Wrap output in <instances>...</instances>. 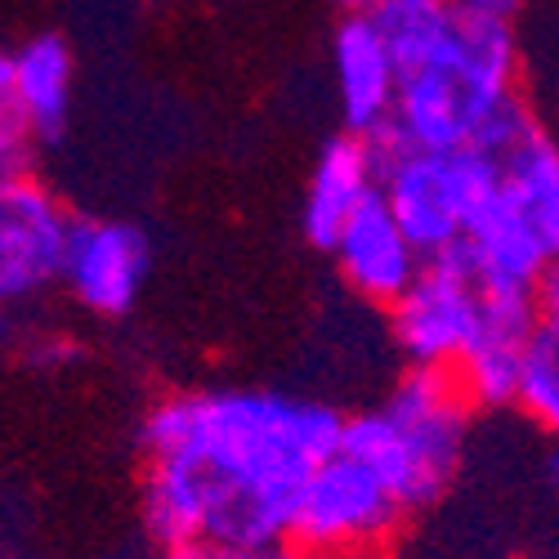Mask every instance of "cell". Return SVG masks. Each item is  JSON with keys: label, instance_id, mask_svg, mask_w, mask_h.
<instances>
[{"label": "cell", "instance_id": "cell-18", "mask_svg": "<svg viewBox=\"0 0 559 559\" xmlns=\"http://www.w3.org/2000/svg\"><path fill=\"white\" fill-rule=\"evenodd\" d=\"M68 354H72V341L59 336V332H45V336H36V341L23 345V358H27L32 367H63Z\"/></svg>", "mask_w": 559, "mask_h": 559}, {"label": "cell", "instance_id": "cell-16", "mask_svg": "<svg viewBox=\"0 0 559 559\" xmlns=\"http://www.w3.org/2000/svg\"><path fill=\"white\" fill-rule=\"evenodd\" d=\"M515 407H524L528 421L559 443V341L546 336V332H542V341L528 354L524 385H520V403Z\"/></svg>", "mask_w": 559, "mask_h": 559}, {"label": "cell", "instance_id": "cell-15", "mask_svg": "<svg viewBox=\"0 0 559 559\" xmlns=\"http://www.w3.org/2000/svg\"><path fill=\"white\" fill-rule=\"evenodd\" d=\"M501 166H506L510 202L537 224V233L559 255V144L550 134L533 130L524 144H515L501 157Z\"/></svg>", "mask_w": 559, "mask_h": 559}, {"label": "cell", "instance_id": "cell-22", "mask_svg": "<svg viewBox=\"0 0 559 559\" xmlns=\"http://www.w3.org/2000/svg\"><path fill=\"white\" fill-rule=\"evenodd\" d=\"M108 559H126V555H108Z\"/></svg>", "mask_w": 559, "mask_h": 559}, {"label": "cell", "instance_id": "cell-5", "mask_svg": "<svg viewBox=\"0 0 559 559\" xmlns=\"http://www.w3.org/2000/svg\"><path fill=\"white\" fill-rule=\"evenodd\" d=\"M412 510L354 452L336 448L309 475L287 546L300 559H385Z\"/></svg>", "mask_w": 559, "mask_h": 559}, {"label": "cell", "instance_id": "cell-1", "mask_svg": "<svg viewBox=\"0 0 559 559\" xmlns=\"http://www.w3.org/2000/svg\"><path fill=\"white\" fill-rule=\"evenodd\" d=\"M345 416L318 399L206 385L148 407L139 510L157 546H277L309 475L341 448Z\"/></svg>", "mask_w": 559, "mask_h": 559}, {"label": "cell", "instance_id": "cell-6", "mask_svg": "<svg viewBox=\"0 0 559 559\" xmlns=\"http://www.w3.org/2000/svg\"><path fill=\"white\" fill-rule=\"evenodd\" d=\"M76 59L59 32L23 36L0 59V175H32V144L68 130Z\"/></svg>", "mask_w": 559, "mask_h": 559}, {"label": "cell", "instance_id": "cell-21", "mask_svg": "<svg viewBox=\"0 0 559 559\" xmlns=\"http://www.w3.org/2000/svg\"><path fill=\"white\" fill-rule=\"evenodd\" d=\"M452 5H475L479 10V0H452Z\"/></svg>", "mask_w": 559, "mask_h": 559}, {"label": "cell", "instance_id": "cell-9", "mask_svg": "<svg viewBox=\"0 0 559 559\" xmlns=\"http://www.w3.org/2000/svg\"><path fill=\"white\" fill-rule=\"evenodd\" d=\"M148 269H153V242L139 224L104 219V215L76 219L63 287L85 313L95 318L130 313L134 300L144 296Z\"/></svg>", "mask_w": 559, "mask_h": 559}, {"label": "cell", "instance_id": "cell-7", "mask_svg": "<svg viewBox=\"0 0 559 559\" xmlns=\"http://www.w3.org/2000/svg\"><path fill=\"white\" fill-rule=\"evenodd\" d=\"M484 322V287L461 251L430 255L416 283L390 305V336L407 367L456 371Z\"/></svg>", "mask_w": 559, "mask_h": 559}, {"label": "cell", "instance_id": "cell-14", "mask_svg": "<svg viewBox=\"0 0 559 559\" xmlns=\"http://www.w3.org/2000/svg\"><path fill=\"white\" fill-rule=\"evenodd\" d=\"M456 251L471 264L475 283L484 292H533V296L542 287V277L550 273V264L559 260L537 233V224L510 202L506 189L471 219Z\"/></svg>", "mask_w": 559, "mask_h": 559}, {"label": "cell", "instance_id": "cell-12", "mask_svg": "<svg viewBox=\"0 0 559 559\" xmlns=\"http://www.w3.org/2000/svg\"><path fill=\"white\" fill-rule=\"evenodd\" d=\"M332 260L354 296L385 305V309L416 283V273L426 269L421 247L407 238V228L399 224V215L390 211V202L381 193L341 228Z\"/></svg>", "mask_w": 559, "mask_h": 559}, {"label": "cell", "instance_id": "cell-19", "mask_svg": "<svg viewBox=\"0 0 559 559\" xmlns=\"http://www.w3.org/2000/svg\"><path fill=\"white\" fill-rule=\"evenodd\" d=\"M537 309H542V332L559 341V260L550 264V273L537 287Z\"/></svg>", "mask_w": 559, "mask_h": 559}, {"label": "cell", "instance_id": "cell-4", "mask_svg": "<svg viewBox=\"0 0 559 559\" xmlns=\"http://www.w3.org/2000/svg\"><path fill=\"white\" fill-rule=\"evenodd\" d=\"M381 153V198L407 228V238L421 247V255L456 251L471 219L506 189L501 157L484 148L430 153L407 148L399 139L377 134Z\"/></svg>", "mask_w": 559, "mask_h": 559}, {"label": "cell", "instance_id": "cell-20", "mask_svg": "<svg viewBox=\"0 0 559 559\" xmlns=\"http://www.w3.org/2000/svg\"><path fill=\"white\" fill-rule=\"evenodd\" d=\"M341 5H345V10H371L377 0H341Z\"/></svg>", "mask_w": 559, "mask_h": 559}, {"label": "cell", "instance_id": "cell-11", "mask_svg": "<svg viewBox=\"0 0 559 559\" xmlns=\"http://www.w3.org/2000/svg\"><path fill=\"white\" fill-rule=\"evenodd\" d=\"M332 81H336V104L345 117V130L377 139L390 130L399 108V85L403 63L394 45L385 40L381 23L371 10H349V19L332 36Z\"/></svg>", "mask_w": 559, "mask_h": 559}, {"label": "cell", "instance_id": "cell-3", "mask_svg": "<svg viewBox=\"0 0 559 559\" xmlns=\"http://www.w3.org/2000/svg\"><path fill=\"white\" fill-rule=\"evenodd\" d=\"M471 399L452 371L407 367V377L367 412L345 416L341 448L367 461L407 510L435 506L465 456L471 439Z\"/></svg>", "mask_w": 559, "mask_h": 559}, {"label": "cell", "instance_id": "cell-2", "mask_svg": "<svg viewBox=\"0 0 559 559\" xmlns=\"http://www.w3.org/2000/svg\"><path fill=\"white\" fill-rule=\"evenodd\" d=\"M371 19L403 63L385 139L407 148H479L501 112L520 104V40L501 14L452 0H377Z\"/></svg>", "mask_w": 559, "mask_h": 559}, {"label": "cell", "instance_id": "cell-13", "mask_svg": "<svg viewBox=\"0 0 559 559\" xmlns=\"http://www.w3.org/2000/svg\"><path fill=\"white\" fill-rule=\"evenodd\" d=\"M381 193V153L377 139L367 134H332L328 144L318 148L313 166H309V183H305V206H300V224L305 238L318 251H332L341 228Z\"/></svg>", "mask_w": 559, "mask_h": 559}, {"label": "cell", "instance_id": "cell-17", "mask_svg": "<svg viewBox=\"0 0 559 559\" xmlns=\"http://www.w3.org/2000/svg\"><path fill=\"white\" fill-rule=\"evenodd\" d=\"M157 559H300L287 542L277 546H228V542H179L162 546Z\"/></svg>", "mask_w": 559, "mask_h": 559}, {"label": "cell", "instance_id": "cell-8", "mask_svg": "<svg viewBox=\"0 0 559 559\" xmlns=\"http://www.w3.org/2000/svg\"><path fill=\"white\" fill-rule=\"evenodd\" d=\"M76 215L55 189L32 175L0 183V296L5 305H32L63 283Z\"/></svg>", "mask_w": 559, "mask_h": 559}, {"label": "cell", "instance_id": "cell-10", "mask_svg": "<svg viewBox=\"0 0 559 559\" xmlns=\"http://www.w3.org/2000/svg\"><path fill=\"white\" fill-rule=\"evenodd\" d=\"M542 341V309L533 292H484V322L475 345L456 362V385L475 407L520 403L524 367Z\"/></svg>", "mask_w": 559, "mask_h": 559}]
</instances>
